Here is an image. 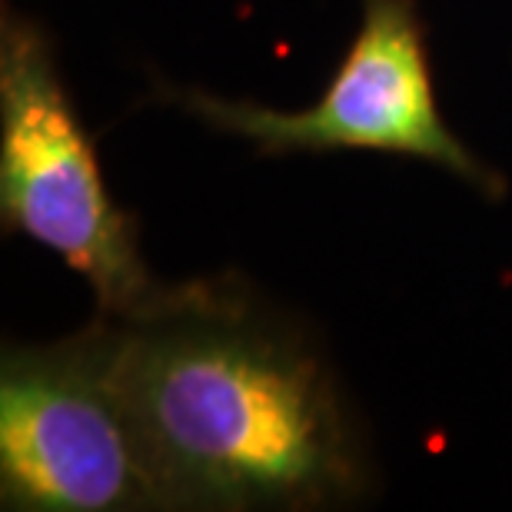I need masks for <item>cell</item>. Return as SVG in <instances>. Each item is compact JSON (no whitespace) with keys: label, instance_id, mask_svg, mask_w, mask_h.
Masks as SVG:
<instances>
[{"label":"cell","instance_id":"cell-1","mask_svg":"<svg viewBox=\"0 0 512 512\" xmlns=\"http://www.w3.org/2000/svg\"><path fill=\"white\" fill-rule=\"evenodd\" d=\"M117 386L163 512L356 509L380 486L330 346L237 273L120 320Z\"/></svg>","mask_w":512,"mask_h":512},{"label":"cell","instance_id":"cell-3","mask_svg":"<svg viewBox=\"0 0 512 512\" xmlns=\"http://www.w3.org/2000/svg\"><path fill=\"white\" fill-rule=\"evenodd\" d=\"M153 100L207 130L247 140L260 157L373 150L423 160L503 203L509 180L439 110L419 0H360V27L330 87L303 110H276L207 87L153 80Z\"/></svg>","mask_w":512,"mask_h":512},{"label":"cell","instance_id":"cell-2","mask_svg":"<svg viewBox=\"0 0 512 512\" xmlns=\"http://www.w3.org/2000/svg\"><path fill=\"white\" fill-rule=\"evenodd\" d=\"M0 227L27 237L90 286L97 313L140 320L177 296L110 197L97 147L64 84L57 44L37 17L0 0Z\"/></svg>","mask_w":512,"mask_h":512},{"label":"cell","instance_id":"cell-4","mask_svg":"<svg viewBox=\"0 0 512 512\" xmlns=\"http://www.w3.org/2000/svg\"><path fill=\"white\" fill-rule=\"evenodd\" d=\"M120 320L0 353V509L163 512L117 386Z\"/></svg>","mask_w":512,"mask_h":512}]
</instances>
